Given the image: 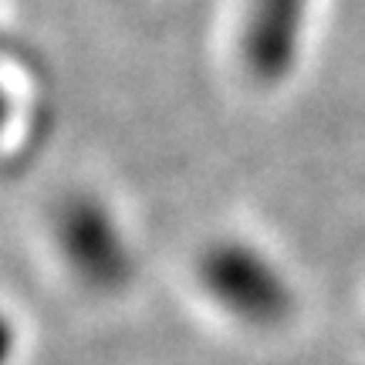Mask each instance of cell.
<instances>
[{
  "mask_svg": "<svg viewBox=\"0 0 365 365\" xmlns=\"http://www.w3.org/2000/svg\"><path fill=\"white\" fill-rule=\"evenodd\" d=\"M196 291L227 325L271 335L298 312V287L271 250L247 237H217L196 254Z\"/></svg>",
  "mask_w": 365,
  "mask_h": 365,
  "instance_id": "1",
  "label": "cell"
},
{
  "mask_svg": "<svg viewBox=\"0 0 365 365\" xmlns=\"http://www.w3.org/2000/svg\"><path fill=\"white\" fill-rule=\"evenodd\" d=\"M58 264L88 294H118L135 277V244L112 203L98 193H71L51 210Z\"/></svg>",
  "mask_w": 365,
  "mask_h": 365,
  "instance_id": "2",
  "label": "cell"
},
{
  "mask_svg": "<svg viewBox=\"0 0 365 365\" xmlns=\"http://www.w3.org/2000/svg\"><path fill=\"white\" fill-rule=\"evenodd\" d=\"M314 0H237L234 58L247 81L261 88L284 85L312 34Z\"/></svg>",
  "mask_w": 365,
  "mask_h": 365,
  "instance_id": "3",
  "label": "cell"
}]
</instances>
